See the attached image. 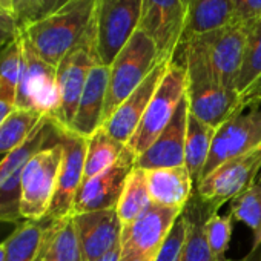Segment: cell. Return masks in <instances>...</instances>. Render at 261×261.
<instances>
[{
  "mask_svg": "<svg viewBox=\"0 0 261 261\" xmlns=\"http://www.w3.org/2000/svg\"><path fill=\"white\" fill-rule=\"evenodd\" d=\"M146 180L155 204L185 209L192 197L194 183L186 166L146 171Z\"/></svg>",
  "mask_w": 261,
  "mask_h": 261,
  "instance_id": "obj_21",
  "label": "cell"
},
{
  "mask_svg": "<svg viewBox=\"0 0 261 261\" xmlns=\"http://www.w3.org/2000/svg\"><path fill=\"white\" fill-rule=\"evenodd\" d=\"M261 171V148L230 159L203 177L197 185V195L212 209L233 200L241 192L253 186Z\"/></svg>",
  "mask_w": 261,
  "mask_h": 261,
  "instance_id": "obj_10",
  "label": "cell"
},
{
  "mask_svg": "<svg viewBox=\"0 0 261 261\" xmlns=\"http://www.w3.org/2000/svg\"><path fill=\"white\" fill-rule=\"evenodd\" d=\"M183 2H185V4H186V7H188V5H189V2H191V0H183Z\"/></svg>",
  "mask_w": 261,
  "mask_h": 261,
  "instance_id": "obj_47",
  "label": "cell"
},
{
  "mask_svg": "<svg viewBox=\"0 0 261 261\" xmlns=\"http://www.w3.org/2000/svg\"><path fill=\"white\" fill-rule=\"evenodd\" d=\"M98 0H69L62 8L20 30L23 42L46 63L59 66L95 20Z\"/></svg>",
  "mask_w": 261,
  "mask_h": 261,
  "instance_id": "obj_1",
  "label": "cell"
},
{
  "mask_svg": "<svg viewBox=\"0 0 261 261\" xmlns=\"http://www.w3.org/2000/svg\"><path fill=\"white\" fill-rule=\"evenodd\" d=\"M183 209L152 203L136 221L121 226V256L145 255L155 258Z\"/></svg>",
  "mask_w": 261,
  "mask_h": 261,
  "instance_id": "obj_13",
  "label": "cell"
},
{
  "mask_svg": "<svg viewBox=\"0 0 261 261\" xmlns=\"http://www.w3.org/2000/svg\"><path fill=\"white\" fill-rule=\"evenodd\" d=\"M169 62L171 60L160 62L152 69V72L145 79V82L101 124V127L112 139H115L117 142H120L123 145H127V142L136 133L137 126L140 124V121L145 115V111H146L152 95L155 94V91L169 66Z\"/></svg>",
  "mask_w": 261,
  "mask_h": 261,
  "instance_id": "obj_16",
  "label": "cell"
},
{
  "mask_svg": "<svg viewBox=\"0 0 261 261\" xmlns=\"http://www.w3.org/2000/svg\"><path fill=\"white\" fill-rule=\"evenodd\" d=\"M177 53H180V60H175L185 66L188 75L186 98L189 112L200 121L217 129L241 101L240 94L218 83L203 60L192 51L178 48Z\"/></svg>",
  "mask_w": 261,
  "mask_h": 261,
  "instance_id": "obj_2",
  "label": "cell"
},
{
  "mask_svg": "<svg viewBox=\"0 0 261 261\" xmlns=\"http://www.w3.org/2000/svg\"><path fill=\"white\" fill-rule=\"evenodd\" d=\"M57 136L63 145V162L57 178L56 192L43 223L72 215L74 201L85 177L86 139L71 133L69 129L57 126Z\"/></svg>",
  "mask_w": 261,
  "mask_h": 261,
  "instance_id": "obj_12",
  "label": "cell"
},
{
  "mask_svg": "<svg viewBox=\"0 0 261 261\" xmlns=\"http://www.w3.org/2000/svg\"><path fill=\"white\" fill-rule=\"evenodd\" d=\"M215 136V127L200 121L191 112L188 115L186 145H185V166L188 168L194 188L203 177L204 166L207 163L212 142Z\"/></svg>",
  "mask_w": 261,
  "mask_h": 261,
  "instance_id": "obj_25",
  "label": "cell"
},
{
  "mask_svg": "<svg viewBox=\"0 0 261 261\" xmlns=\"http://www.w3.org/2000/svg\"><path fill=\"white\" fill-rule=\"evenodd\" d=\"M235 22L250 23L261 19V0H232Z\"/></svg>",
  "mask_w": 261,
  "mask_h": 261,
  "instance_id": "obj_35",
  "label": "cell"
},
{
  "mask_svg": "<svg viewBox=\"0 0 261 261\" xmlns=\"http://www.w3.org/2000/svg\"><path fill=\"white\" fill-rule=\"evenodd\" d=\"M188 7L183 0H142L139 28L152 39L160 60H172L177 54L185 28Z\"/></svg>",
  "mask_w": 261,
  "mask_h": 261,
  "instance_id": "obj_11",
  "label": "cell"
},
{
  "mask_svg": "<svg viewBox=\"0 0 261 261\" xmlns=\"http://www.w3.org/2000/svg\"><path fill=\"white\" fill-rule=\"evenodd\" d=\"M20 34L16 16L0 10V53H2L10 43H13Z\"/></svg>",
  "mask_w": 261,
  "mask_h": 261,
  "instance_id": "obj_36",
  "label": "cell"
},
{
  "mask_svg": "<svg viewBox=\"0 0 261 261\" xmlns=\"http://www.w3.org/2000/svg\"><path fill=\"white\" fill-rule=\"evenodd\" d=\"M0 10L11 13L16 16V8H14V0H0Z\"/></svg>",
  "mask_w": 261,
  "mask_h": 261,
  "instance_id": "obj_41",
  "label": "cell"
},
{
  "mask_svg": "<svg viewBox=\"0 0 261 261\" xmlns=\"http://www.w3.org/2000/svg\"><path fill=\"white\" fill-rule=\"evenodd\" d=\"M226 261H232V259H226ZM238 261H261V244H253L249 253Z\"/></svg>",
  "mask_w": 261,
  "mask_h": 261,
  "instance_id": "obj_39",
  "label": "cell"
},
{
  "mask_svg": "<svg viewBox=\"0 0 261 261\" xmlns=\"http://www.w3.org/2000/svg\"><path fill=\"white\" fill-rule=\"evenodd\" d=\"M258 148H261V95L241 98L235 111L215 129L203 177L224 162Z\"/></svg>",
  "mask_w": 261,
  "mask_h": 261,
  "instance_id": "obj_4",
  "label": "cell"
},
{
  "mask_svg": "<svg viewBox=\"0 0 261 261\" xmlns=\"http://www.w3.org/2000/svg\"><path fill=\"white\" fill-rule=\"evenodd\" d=\"M16 111V94L0 88V124Z\"/></svg>",
  "mask_w": 261,
  "mask_h": 261,
  "instance_id": "obj_37",
  "label": "cell"
},
{
  "mask_svg": "<svg viewBox=\"0 0 261 261\" xmlns=\"http://www.w3.org/2000/svg\"><path fill=\"white\" fill-rule=\"evenodd\" d=\"M160 62L155 43L139 28L109 66L103 123L145 82Z\"/></svg>",
  "mask_w": 261,
  "mask_h": 261,
  "instance_id": "obj_3",
  "label": "cell"
},
{
  "mask_svg": "<svg viewBox=\"0 0 261 261\" xmlns=\"http://www.w3.org/2000/svg\"><path fill=\"white\" fill-rule=\"evenodd\" d=\"M142 17V0H112L97 7L95 48L98 62L111 66L118 53L139 30Z\"/></svg>",
  "mask_w": 261,
  "mask_h": 261,
  "instance_id": "obj_9",
  "label": "cell"
},
{
  "mask_svg": "<svg viewBox=\"0 0 261 261\" xmlns=\"http://www.w3.org/2000/svg\"><path fill=\"white\" fill-rule=\"evenodd\" d=\"M43 226L34 261H85L72 215L43 223Z\"/></svg>",
  "mask_w": 261,
  "mask_h": 261,
  "instance_id": "obj_20",
  "label": "cell"
},
{
  "mask_svg": "<svg viewBox=\"0 0 261 261\" xmlns=\"http://www.w3.org/2000/svg\"><path fill=\"white\" fill-rule=\"evenodd\" d=\"M111 2H112V0H98V7H105V5H108Z\"/></svg>",
  "mask_w": 261,
  "mask_h": 261,
  "instance_id": "obj_44",
  "label": "cell"
},
{
  "mask_svg": "<svg viewBox=\"0 0 261 261\" xmlns=\"http://www.w3.org/2000/svg\"><path fill=\"white\" fill-rule=\"evenodd\" d=\"M126 149V145L112 139L103 127L86 139V157H85V177L88 180L109 166H112Z\"/></svg>",
  "mask_w": 261,
  "mask_h": 261,
  "instance_id": "obj_27",
  "label": "cell"
},
{
  "mask_svg": "<svg viewBox=\"0 0 261 261\" xmlns=\"http://www.w3.org/2000/svg\"><path fill=\"white\" fill-rule=\"evenodd\" d=\"M22 223H17V221H2L0 220V246L5 244L7 240L20 227Z\"/></svg>",
  "mask_w": 261,
  "mask_h": 261,
  "instance_id": "obj_38",
  "label": "cell"
},
{
  "mask_svg": "<svg viewBox=\"0 0 261 261\" xmlns=\"http://www.w3.org/2000/svg\"><path fill=\"white\" fill-rule=\"evenodd\" d=\"M85 261H98L120 244L121 223L115 209L72 214Z\"/></svg>",
  "mask_w": 261,
  "mask_h": 261,
  "instance_id": "obj_17",
  "label": "cell"
},
{
  "mask_svg": "<svg viewBox=\"0 0 261 261\" xmlns=\"http://www.w3.org/2000/svg\"><path fill=\"white\" fill-rule=\"evenodd\" d=\"M5 259V246L2 244L0 246V261H4Z\"/></svg>",
  "mask_w": 261,
  "mask_h": 261,
  "instance_id": "obj_43",
  "label": "cell"
},
{
  "mask_svg": "<svg viewBox=\"0 0 261 261\" xmlns=\"http://www.w3.org/2000/svg\"><path fill=\"white\" fill-rule=\"evenodd\" d=\"M98 261H121V250H120V244L115 246L111 252H108L105 256H101Z\"/></svg>",
  "mask_w": 261,
  "mask_h": 261,
  "instance_id": "obj_40",
  "label": "cell"
},
{
  "mask_svg": "<svg viewBox=\"0 0 261 261\" xmlns=\"http://www.w3.org/2000/svg\"><path fill=\"white\" fill-rule=\"evenodd\" d=\"M20 2H22V0H14V8H17L20 5Z\"/></svg>",
  "mask_w": 261,
  "mask_h": 261,
  "instance_id": "obj_45",
  "label": "cell"
},
{
  "mask_svg": "<svg viewBox=\"0 0 261 261\" xmlns=\"http://www.w3.org/2000/svg\"><path fill=\"white\" fill-rule=\"evenodd\" d=\"M256 185H258V186H259V188H261V177H259V180H258V181H256Z\"/></svg>",
  "mask_w": 261,
  "mask_h": 261,
  "instance_id": "obj_46",
  "label": "cell"
},
{
  "mask_svg": "<svg viewBox=\"0 0 261 261\" xmlns=\"http://www.w3.org/2000/svg\"><path fill=\"white\" fill-rule=\"evenodd\" d=\"M25 69L17 88L16 108L39 111L54 118L60 94L57 86V68L43 62L25 42Z\"/></svg>",
  "mask_w": 261,
  "mask_h": 261,
  "instance_id": "obj_14",
  "label": "cell"
},
{
  "mask_svg": "<svg viewBox=\"0 0 261 261\" xmlns=\"http://www.w3.org/2000/svg\"><path fill=\"white\" fill-rule=\"evenodd\" d=\"M246 45V25L230 23L224 28L185 39L180 48L197 54L212 75L227 89L235 91Z\"/></svg>",
  "mask_w": 261,
  "mask_h": 261,
  "instance_id": "obj_6",
  "label": "cell"
},
{
  "mask_svg": "<svg viewBox=\"0 0 261 261\" xmlns=\"http://www.w3.org/2000/svg\"><path fill=\"white\" fill-rule=\"evenodd\" d=\"M186 235H188V218L183 209L181 215L178 217L174 227L171 229L168 238L165 240L160 250L157 252L154 261H178L186 241Z\"/></svg>",
  "mask_w": 261,
  "mask_h": 261,
  "instance_id": "obj_34",
  "label": "cell"
},
{
  "mask_svg": "<svg viewBox=\"0 0 261 261\" xmlns=\"http://www.w3.org/2000/svg\"><path fill=\"white\" fill-rule=\"evenodd\" d=\"M136 160L137 157L126 148L112 166L83 180L74 201L72 214L115 209L130 172L136 169Z\"/></svg>",
  "mask_w": 261,
  "mask_h": 261,
  "instance_id": "obj_15",
  "label": "cell"
},
{
  "mask_svg": "<svg viewBox=\"0 0 261 261\" xmlns=\"http://www.w3.org/2000/svg\"><path fill=\"white\" fill-rule=\"evenodd\" d=\"M42 221H25L20 227L7 240L5 246V259L4 261H34L42 233Z\"/></svg>",
  "mask_w": 261,
  "mask_h": 261,
  "instance_id": "obj_29",
  "label": "cell"
},
{
  "mask_svg": "<svg viewBox=\"0 0 261 261\" xmlns=\"http://www.w3.org/2000/svg\"><path fill=\"white\" fill-rule=\"evenodd\" d=\"M98 62L95 48V20L91 25L82 42L74 46L57 66V86L60 94L59 109L53 121L65 129H69L85 89L88 75L92 66Z\"/></svg>",
  "mask_w": 261,
  "mask_h": 261,
  "instance_id": "obj_8",
  "label": "cell"
},
{
  "mask_svg": "<svg viewBox=\"0 0 261 261\" xmlns=\"http://www.w3.org/2000/svg\"><path fill=\"white\" fill-rule=\"evenodd\" d=\"M5 159V155H0V163H2V160Z\"/></svg>",
  "mask_w": 261,
  "mask_h": 261,
  "instance_id": "obj_48",
  "label": "cell"
},
{
  "mask_svg": "<svg viewBox=\"0 0 261 261\" xmlns=\"http://www.w3.org/2000/svg\"><path fill=\"white\" fill-rule=\"evenodd\" d=\"M151 204L152 200L148 188L146 171L136 168L130 172L115 207L121 226L136 221Z\"/></svg>",
  "mask_w": 261,
  "mask_h": 261,
  "instance_id": "obj_26",
  "label": "cell"
},
{
  "mask_svg": "<svg viewBox=\"0 0 261 261\" xmlns=\"http://www.w3.org/2000/svg\"><path fill=\"white\" fill-rule=\"evenodd\" d=\"M235 91L241 98L261 95V19L246 23V45Z\"/></svg>",
  "mask_w": 261,
  "mask_h": 261,
  "instance_id": "obj_23",
  "label": "cell"
},
{
  "mask_svg": "<svg viewBox=\"0 0 261 261\" xmlns=\"http://www.w3.org/2000/svg\"><path fill=\"white\" fill-rule=\"evenodd\" d=\"M108 83H109V66L95 63L88 75L75 117L69 126L71 133L83 139H89L97 129L101 127Z\"/></svg>",
  "mask_w": 261,
  "mask_h": 261,
  "instance_id": "obj_19",
  "label": "cell"
},
{
  "mask_svg": "<svg viewBox=\"0 0 261 261\" xmlns=\"http://www.w3.org/2000/svg\"><path fill=\"white\" fill-rule=\"evenodd\" d=\"M45 117L48 115L39 111L16 108V111L0 124V155H8L22 146Z\"/></svg>",
  "mask_w": 261,
  "mask_h": 261,
  "instance_id": "obj_28",
  "label": "cell"
},
{
  "mask_svg": "<svg viewBox=\"0 0 261 261\" xmlns=\"http://www.w3.org/2000/svg\"><path fill=\"white\" fill-rule=\"evenodd\" d=\"M63 162V145L59 140L36 152L22 174L20 214L25 221H42L51 206Z\"/></svg>",
  "mask_w": 261,
  "mask_h": 261,
  "instance_id": "obj_7",
  "label": "cell"
},
{
  "mask_svg": "<svg viewBox=\"0 0 261 261\" xmlns=\"http://www.w3.org/2000/svg\"><path fill=\"white\" fill-rule=\"evenodd\" d=\"M186 69L178 60L172 59L145 111L140 124L126 145V148L136 157L142 155L171 123L178 105L186 97Z\"/></svg>",
  "mask_w": 261,
  "mask_h": 261,
  "instance_id": "obj_5",
  "label": "cell"
},
{
  "mask_svg": "<svg viewBox=\"0 0 261 261\" xmlns=\"http://www.w3.org/2000/svg\"><path fill=\"white\" fill-rule=\"evenodd\" d=\"M212 211L215 209L204 203L198 195L191 197L185 207L188 218V235L178 261H214L204 233V223Z\"/></svg>",
  "mask_w": 261,
  "mask_h": 261,
  "instance_id": "obj_24",
  "label": "cell"
},
{
  "mask_svg": "<svg viewBox=\"0 0 261 261\" xmlns=\"http://www.w3.org/2000/svg\"><path fill=\"white\" fill-rule=\"evenodd\" d=\"M189 105L185 97L178 105L171 123L159 136V139L136 160V168L152 171L162 168L185 166V145L188 129Z\"/></svg>",
  "mask_w": 261,
  "mask_h": 261,
  "instance_id": "obj_18",
  "label": "cell"
},
{
  "mask_svg": "<svg viewBox=\"0 0 261 261\" xmlns=\"http://www.w3.org/2000/svg\"><path fill=\"white\" fill-rule=\"evenodd\" d=\"M121 261H154V258L145 255H129V256H121Z\"/></svg>",
  "mask_w": 261,
  "mask_h": 261,
  "instance_id": "obj_42",
  "label": "cell"
},
{
  "mask_svg": "<svg viewBox=\"0 0 261 261\" xmlns=\"http://www.w3.org/2000/svg\"><path fill=\"white\" fill-rule=\"evenodd\" d=\"M229 215L250 227L253 244H261V188L256 183L232 200Z\"/></svg>",
  "mask_w": 261,
  "mask_h": 261,
  "instance_id": "obj_30",
  "label": "cell"
},
{
  "mask_svg": "<svg viewBox=\"0 0 261 261\" xmlns=\"http://www.w3.org/2000/svg\"><path fill=\"white\" fill-rule=\"evenodd\" d=\"M232 220L230 215H221L218 211H212L204 223V233L214 261L227 259L226 252L232 237Z\"/></svg>",
  "mask_w": 261,
  "mask_h": 261,
  "instance_id": "obj_32",
  "label": "cell"
},
{
  "mask_svg": "<svg viewBox=\"0 0 261 261\" xmlns=\"http://www.w3.org/2000/svg\"><path fill=\"white\" fill-rule=\"evenodd\" d=\"M230 23H235L232 0H191L183 40L224 28Z\"/></svg>",
  "mask_w": 261,
  "mask_h": 261,
  "instance_id": "obj_22",
  "label": "cell"
},
{
  "mask_svg": "<svg viewBox=\"0 0 261 261\" xmlns=\"http://www.w3.org/2000/svg\"><path fill=\"white\" fill-rule=\"evenodd\" d=\"M68 2L69 0H22L20 5L16 8V22L19 31L62 8Z\"/></svg>",
  "mask_w": 261,
  "mask_h": 261,
  "instance_id": "obj_33",
  "label": "cell"
},
{
  "mask_svg": "<svg viewBox=\"0 0 261 261\" xmlns=\"http://www.w3.org/2000/svg\"><path fill=\"white\" fill-rule=\"evenodd\" d=\"M25 69V48L23 39L19 34L17 39L10 43L2 53H0V88L16 94L22 80V74Z\"/></svg>",
  "mask_w": 261,
  "mask_h": 261,
  "instance_id": "obj_31",
  "label": "cell"
}]
</instances>
